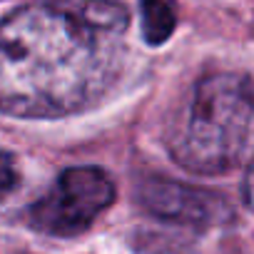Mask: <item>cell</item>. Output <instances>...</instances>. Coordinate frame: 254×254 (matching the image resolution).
I'll return each instance as SVG.
<instances>
[{
    "label": "cell",
    "instance_id": "1",
    "mask_svg": "<svg viewBox=\"0 0 254 254\" xmlns=\"http://www.w3.org/2000/svg\"><path fill=\"white\" fill-rule=\"evenodd\" d=\"M110 38L45 5L8 15L0 23V112L65 117L95 105L117 72Z\"/></svg>",
    "mask_w": 254,
    "mask_h": 254
},
{
    "label": "cell",
    "instance_id": "2",
    "mask_svg": "<svg viewBox=\"0 0 254 254\" xmlns=\"http://www.w3.org/2000/svg\"><path fill=\"white\" fill-rule=\"evenodd\" d=\"M177 165L197 175L239 167L254 150V90L244 75L202 77L167 125Z\"/></svg>",
    "mask_w": 254,
    "mask_h": 254
},
{
    "label": "cell",
    "instance_id": "3",
    "mask_svg": "<svg viewBox=\"0 0 254 254\" xmlns=\"http://www.w3.org/2000/svg\"><path fill=\"white\" fill-rule=\"evenodd\" d=\"M115 199L112 180L97 167L65 170L53 190L30 207V224L53 237L85 232Z\"/></svg>",
    "mask_w": 254,
    "mask_h": 254
},
{
    "label": "cell",
    "instance_id": "4",
    "mask_svg": "<svg viewBox=\"0 0 254 254\" xmlns=\"http://www.w3.org/2000/svg\"><path fill=\"white\" fill-rule=\"evenodd\" d=\"M137 199L147 212L180 224H217L229 217V204L219 194L170 180H145Z\"/></svg>",
    "mask_w": 254,
    "mask_h": 254
},
{
    "label": "cell",
    "instance_id": "5",
    "mask_svg": "<svg viewBox=\"0 0 254 254\" xmlns=\"http://www.w3.org/2000/svg\"><path fill=\"white\" fill-rule=\"evenodd\" d=\"M85 23H90L95 30L107 33V35H120L130 25V13L120 3V0H85L82 15Z\"/></svg>",
    "mask_w": 254,
    "mask_h": 254
},
{
    "label": "cell",
    "instance_id": "6",
    "mask_svg": "<svg viewBox=\"0 0 254 254\" xmlns=\"http://www.w3.org/2000/svg\"><path fill=\"white\" fill-rule=\"evenodd\" d=\"M177 25V10L172 0H142V35L147 45L165 43Z\"/></svg>",
    "mask_w": 254,
    "mask_h": 254
},
{
    "label": "cell",
    "instance_id": "7",
    "mask_svg": "<svg viewBox=\"0 0 254 254\" xmlns=\"http://www.w3.org/2000/svg\"><path fill=\"white\" fill-rule=\"evenodd\" d=\"M20 187V167L10 152L0 150V204Z\"/></svg>",
    "mask_w": 254,
    "mask_h": 254
},
{
    "label": "cell",
    "instance_id": "8",
    "mask_svg": "<svg viewBox=\"0 0 254 254\" xmlns=\"http://www.w3.org/2000/svg\"><path fill=\"white\" fill-rule=\"evenodd\" d=\"M244 202L254 212V165L247 170V177H244Z\"/></svg>",
    "mask_w": 254,
    "mask_h": 254
}]
</instances>
